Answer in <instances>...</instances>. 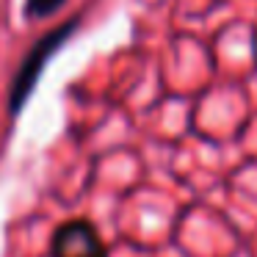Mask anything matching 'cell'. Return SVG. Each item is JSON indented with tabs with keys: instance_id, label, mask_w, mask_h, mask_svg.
<instances>
[{
	"instance_id": "obj_3",
	"label": "cell",
	"mask_w": 257,
	"mask_h": 257,
	"mask_svg": "<svg viewBox=\"0 0 257 257\" xmlns=\"http://www.w3.org/2000/svg\"><path fill=\"white\" fill-rule=\"evenodd\" d=\"M67 0H25L23 6V17L25 20H47L64 6Z\"/></svg>"
},
{
	"instance_id": "obj_2",
	"label": "cell",
	"mask_w": 257,
	"mask_h": 257,
	"mask_svg": "<svg viewBox=\"0 0 257 257\" xmlns=\"http://www.w3.org/2000/svg\"><path fill=\"white\" fill-rule=\"evenodd\" d=\"M53 257H108V249L97 229L86 218H72L53 232Z\"/></svg>"
},
{
	"instance_id": "obj_1",
	"label": "cell",
	"mask_w": 257,
	"mask_h": 257,
	"mask_svg": "<svg viewBox=\"0 0 257 257\" xmlns=\"http://www.w3.org/2000/svg\"><path fill=\"white\" fill-rule=\"evenodd\" d=\"M75 31H78V20H69L61 28L50 31V34H45L42 39H36L34 45H31V50L25 53V58L20 61L17 72H14L12 86H9V113H12V116L23 113V108L28 105V100L36 91V83H39L42 75H45V67L50 64V58L61 50L64 42H67Z\"/></svg>"
}]
</instances>
